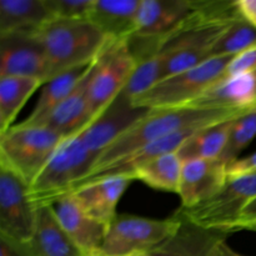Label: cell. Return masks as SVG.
<instances>
[{"label": "cell", "mask_w": 256, "mask_h": 256, "mask_svg": "<svg viewBox=\"0 0 256 256\" xmlns=\"http://www.w3.org/2000/svg\"><path fill=\"white\" fill-rule=\"evenodd\" d=\"M226 168L220 159L184 160L178 192L182 208H192L214 196L226 182Z\"/></svg>", "instance_id": "5bb4252c"}, {"label": "cell", "mask_w": 256, "mask_h": 256, "mask_svg": "<svg viewBox=\"0 0 256 256\" xmlns=\"http://www.w3.org/2000/svg\"><path fill=\"white\" fill-rule=\"evenodd\" d=\"M92 62H90L89 65H85V66L75 68V69L62 72L48 82H45L42 94H40L32 112L20 124L25 125V126H39V125H42L48 119V116L74 92L75 88L82 82V79L85 76Z\"/></svg>", "instance_id": "7402d4cb"}, {"label": "cell", "mask_w": 256, "mask_h": 256, "mask_svg": "<svg viewBox=\"0 0 256 256\" xmlns=\"http://www.w3.org/2000/svg\"><path fill=\"white\" fill-rule=\"evenodd\" d=\"M35 35L46 54L49 80L68 70L89 65L110 40L89 20L50 19Z\"/></svg>", "instance_id": "7a4b0ae2"}, {"label": "cell", "mask_w": 256, "mask_h": 256, "mask_svg": "<svg viewBox=\"0 0 256 256\" xmlns=\"http://www.w3.org/2000/svg\"><path fill=\"white\" fill-rule=\"evenodd\" d=\"M182 220L149 219L136 215H119L108 228L99 256H134L150 254L179 230Z\"/></svg>", "instance_id": "8992f818"}, {"label": "cell", "mask_w": 256, "mask_h": 256, "mask_svg": "<svg viewBox=\"0 0 256 256\" xmlns=\"http://www.w3.org/2000/svg\"><path fill=\"white\" fill-rule=\"evenodd\" d=\"M254 70H256V46L250 48V49L235 55L228 64L222 78L254 72Z\"/></svg>", "instance_id": "f1b7e54d"}, {"label": "cell", "mask_w": 256, "mask_h": 256, "mask_svg": "<svg viewBox=\"0 0 256 256\" xmlns=\"http://www.w3.org/2000/svg\"><path fill=\"white\" fill-rule=\"evenodd\" d=\"M0 256H34L26 245L19 244L0 235Z\"/></svg>", "instance_id": "4dcf8cb0"}, {"label": "cell", "mask_w": 256, "mask_h": 256, "mask_svg": "<svg viewBox=\"0 0 256 256\" xmlns=\"http://www.w3.org/2000/svg\"><path fill=\"white\" fill-rule=\"evenodd\" d=\"M89 256H99V255H89Z\"/></svg>", "instance_id": "8d00e7d4"}, {"label": "cell", "mask_w": 256, "mask_h": 256, "mask_svg": "<svg viewBox=\"0 0 256 256\" xmlns=\"http://www.w3.org/2000/svg\"><path fill=\"white\" fill-rule=\"evenodd\" d=\"M38 209L29 196V185L0 165V235L19 244L32 240Z\"/></svg>", "instance_id": "9c48e42d"}, {"label": "cell", "mask_w": 256, "mask_h": 256, "mask_svg": "<svg viewBox=\"0 0 256 256\" xmlns=\"http://www.w3.org/2000/svg\"><path fill=\"white\" fill-rule=\"evenodd\" d=\"M50 19L45 0H0V35L35 34Z\"/></svg>", "instance_id": "44dd1931"}, {"label": "cell", "mask_w": 256, "mask_h": 256, "mask_svg": "<svg viewBox=\"0 0 256 256\" xmlns=\"http://www.w3.org/2000/svg\"><path fill=\"white\" fill-rule=\"evenodd\" d=\"M134 256H152L150 254H140V255H134Z\"/></svg>", "instance_id": "d590c367"}, {"label": "cell", "mask_w": 256, "mask_h": 256, "mask_svg": "<svg viewBox=\"0 0 256 256\" xmlns=\"http://www.w3.org/2000/svg\"><path fill=\"white\" fill-rule=\"evenodd\" d=\"M246 112L239 110L198 109V108H170L152 109L135 122L130 129L120 135L108 149L102 152L95 168H102L134 150L162 138L189 129H202L224 120L238 118ZM90 170V172H92Z\"/></svg>", "instance_id": "6da1fadb"}, {"label": "cell", "mask_w": 256, "mask_h": 256, "mask_svg": "<svg viewBox=\"0 0 256 256\" xmlns=\"http://www.w3.org/2000/svg\"><path fill=\"white\" fill-rule=\"evenodd\" d=\"M226 172L228 178L238 176V175L245 174V172H256V152L246 158H240L239 160H236L226 168Z\"/></svg>", "instance_id": "f546056e"}, {"label": "cell", "mask_w": 256, "mask_h": 256, "mask_svg": "<svg viewBox=\"0 0 256 256\" xmlns=\"http://www.w3.org/2000/svg\"><path fill=\"white\" fill-rule=\"evenodd\" d=\"M256 199V172L228 178L224 186L210 199L192 208H182L176 214L206 229L230 232L245 208ZM232 234V232H230Z\"/></svg>", "instance_id": "ba28073f"}, {"label": "cell", "mask_w": 256, "mask_h": 256, "mask_svg": "<svg viewBox=\"0 0 256 256\" xmlns=\"http://www.w3.org/2000/svg\"><path fill=\"white\" fill-rule=\"evenodd\" d=\"M176 215L182 220L179 230L152 250V256H210L214 248L230 235L222 230L198 226L182 215Z\"/></svg>", "instance_id": "e0dca14e"}, {"label": "cell", "mask_w": 256, "mask_h": 256, "mask_svg": "<svg viewBox=\"0 0 256 256\" xmlns=\"http://www.w3.org/2000/svg\"><path fill=\"white\" fill-rule=\"evenodd\" d=\"M96 162L98 158L85 146L80 132L64 138L29 186V196L34 206L36 209L49 206L72 192Z\"/></svg>", "instance_id": "3957f363"}, {"label": "cell", "mask_w": 256, "mask_h": 256, "mask_svg": "<svg viewBox=\"0 0 256 256\" xmlns=\"http://www.w3.org/2000/svg\"><path fill=\"white\" fill-rule=\"evenodd\" d=\"M255 219H256V199L252 200V202L245 208L244 212H242V215H240L239 220H238L236 222H250V220H255ZM236 222H235V224H236ZM234 225H232V226H234ZM232 228H230V229H232Z\"/></svg>", "instance_id": "836d02e7"}, {"label": "cell", "mask_w": 256, "mask_h": 256, "mask_svg": "<svg viewBox=\"0 0 256 256\" xmlns=\"http://www.w3.org/2000/svg\"><path fill=\"white\" fill-rule=\"evenodd\" d=\"M195 10V0H142L134 36L155 46L184 24Z\"/></svg>", "instance_id": "7c38bea8"}, {"label": "cell", "mask_w": 256, "mask_h": 256, "mask_svg": "<svg viewBox=\"0 0 256 256\" xmlns=\"http://www.w3.org/2000/svg\"><path fill=\"white\" fill-rule=\"evenodd\" d=\"M40 85V80L32 78H0V135L12 128L20 109Z\"/></svg>", "instance_id": "cb8c5ba5"}, {"label": "cell", "mask_w": 256, "mask_h": 256, "mask_svg": "<svg viewBox=\"0 0 256 256\" xmlns=\"http://www.w3.org/2000/svg\"><path fill=\"white\" fill-rule=\"evenodd\" d=\"M235 119L236 118L199 129L182 145L178 154L182 160L219 159L226 146Z\"/></svg>", "instance_id": "603a6c76"}, {"label": "cell", "mask_w": 256, "mask_h": 256, "mask_svg": "<svg viewBox=\"0 0 256 256\" xmlns=\"http://www.w3.org/2000/svg\"><path fill=\"white\" fill-rule=\"evenodd\" d=\"M52 19L88 20L92 0H45Z\"/></svg>", "instance_id": "83f0119b"}, {"label": "cell", "mask_w": 256, "mask_h": 256, "mask_svg": "<svg viewBox=\"0 0 256 256\" xmlns=\"http://www.w3.org/2000/svg\"><path fill=\"white\" fill-rule=\"evenodd\" d=\"M232 58H210L192 69L160 80L144 94L134 98L132 104L149 110L189 106L224 76L225 69Z\"/></svg>", "instance_id": "277c9868"}, {"label": "cell", "mask_w": 256, "mask_h": 256, "mask_svg": "<svg viewBox=\"0 0 256 256\" xmlns=\"http://www.w3.org/2000/svg\"><path fill=\"white\" fill-rule=\"evenodd\" d=\"M182 162L178 152H169L148 162L136 170L135 180H140L148 186L168 192H179Z\"/></svg>", "instance_id": "d4e9b609"}, {"label": "cell", "mask_w": 256, "mask_h": 256, "mask_svg": "<svg viewBox=\"0 0 256 256\" xmlns=\"http://www.w3.org/2000/svg\"><path fill=\"white\" fill-rule=\"evenodd\" d=\"M62 139L59 132L42 125H15L0 135V165L15 172L30 186Z\"/></svg>", "instance_id": "5b68a950"}, {"label": "cell", "mask_w": 256, "mask_h": 256, "mask_svg": "<svg viewBox=\"0 0 256 256\" xmlns=\"http://www.w3.org/2000/svg\"><path fill=\"white\" fill-rule=\"evenodd\" d=\"M210 256H245V255H242L239 254V252H235V250H232V248L226 244V240H224V242H220L219 244L214 248V250H212V255Z\"/></svg>", "instance_id": "d6a6232c"}, {"label": "cell", "mask_w": 256, "mask_h": 256, "mask_svg": "<svg viewBox=\"0 0 256 256\" xmlns=\"http://www.w3.org/2000/svg\"><path fill=\"white\" fill-rule=\"evenodd\" d=\"M256 138V109L249 110L235 119L226 146L219 158L229 166L240 159V154Z\"/></svg>", "instance_id": "4316f807"}, {"label": "cell", "mask_w": 256, "mask_h": 256, "mask_svg": "<svg viewBox=\"0 0 256 256\" xmlns=\"http://www.w3.org/2000/svg\"><path fill=\"white\" fill-rule=\"evenodd\" d=\"M49 206L82 255L99 254L106 236V225L89 216L78 204L72 192L62 196Z\"/></svg>", "instance_id": "4fadbf2b"}, {"label": "cell", "mask_w": 256, "mask_h": 256, "mask_svg": "<svg viewBox=\"0 0 256 256\" xmlns=\"http://www.w3.org/2000/svg\"><path fill=\"white\" fill-rule=\"evenodd\" d=\"M134 180L128 175L102 178L78 188L72 194L89 216L109 228L118 216L116 206L122 194Z\"/></svg>", "instance_id": "9a60e30c"}, {"label": "cell", "mask_w": 256, "mask_h": 256, "mask_svg": "<svg viewBox=\"0 0 256 256\" xmlns=\"http://www.w3.org/2000/svg\"><path fill=\"white\" fill-rule=\"evenodd\" d=\"M22 76L49 82V65L35 34L0 35V78Z\"/></svg>", "instance_id": "30bf717a"}, {"label": "cell", "mask_w": 256, "mask_h": 256, "mask_svg": "<svg viewBox=\"0 0 256 256\" xmlns=\"http://www.w3.org/2000/svg\"><path fill=\"white\" fill-rule=\"evenodd\" d=\"M235 8L240 18L256 28V0H236Z\"/></svg>", "instance_id": "1f68e13d"}, {"label": "cell", "mask_w": 256, "mask_h": 256, "mask_svg": "<svg viewBox=\"0 0 256 256\" xmlns=\"http://www.w3.org/2000/svg\"><path fill=\"white\" fill-rule=\"evenodd\" d=\"M136 66L138 60L130 49L129 39H110L98 56L90 78V122L122 94Z\"/></svg>", "instance_id": "52a82bcc"}, {"label": "cell", "mask_w": 256, "mask_h": 256, "mask_svg": "<svg viewBox=\"0 0 256 256\" xmlns=\"http://www.w3.org/2000/svg\"><path fill=\"white\" fill-rule=\"evenodd\" d=\"M140 2L142 0H92L88 20L110 39H130L136 32Z\"/></svg>", "instance_id": "ac0fdd59"}, {"label": "cell", "mask_w": 256, "mask_h": 256, "mask_svg": "<svg viewBox=\"0 0 256 256\" xmlns=\"http://www.w3.org/2000/svg\"><path fill=\"white\" fill-rule=\"evenodd\" d=\"M252 46H256V28L252 26L239 15L214 44L212 58L235 56Z\"/></svg>", "instance_id": "484cf974"}, {"label": "cell", "mask_w": 256, "mask_h": 256, "mask_svg": "<svg viewBox=\"0 0 256 256\" xmlns=\"http://www.w3.org/2000/svg\"><path fill=\"white\" fill-rule=\"evenodd\" d=\"M189 108L239 112L256 109V70L222 78Z\"/></svg>", "instance_id": "2e32d148"}, {"label": "cell", "mask_w": 256, "mask_h": 256, "mask_svg": "<svg viewBox=\"0 0 256 256\" xmlns=\"http://www.w3.org/2000/svg\"><path fill=\"white\" fill-rule=\"evenodd\" d=\"M238 230H252V232H256V219L250 220V222H236V224L230 229V232H238Z\"/></svg>", "instance_id": "e575fe53"}, {"label": "cell", "mask_w": 256, "mask_h": 256, "mask_svg": "<svg viewBox=\"0 0 256 256\" xmlns=\"http://www.w3.org/2000/svg\"><path fill=\"white\" fill-rule=\"evenodd\" d=\"M26 246L34 256H84L62 229L50 206L38 209L34 234Z\"/></svg>", "instance_id": "ffe728a7"}, {"label": "cell", "mask_w": 256, "mask_h": 256, "mask_svg": "<svg viewBox=\"0 0 256 256\" xmlns=\"http://www.w3.org/2000/svg\"><path fill=\"white\" fill-rule=\"evenodd\" d=\"M96 59L94 60L92 66L89 68L79 85L75 88L74 92L48 116V119L42 122V126L49 128V129L59 132L62 136L66 138L82 132L89 125V96H88V92H89L90 78H92V72Z\"/></svg>", "instance_id": "d6986e66"}, {"label": "cell", "mask_w": 256, "mask_h": 256, "mask_svg": "<svg viewBox=\"0 0 256 256\" xmlns=\"http://www.w3.org/2000/svg\"><path fill=\"white\" fill-rule=\"evenodd\" d=\"M148 112L149 109L135 106L132 100L122 92L94 122L80 132L82 142L99 159L105 149L139 122Z\"/></svg>", "instance_id": "8fae6325"}]
</instances>
